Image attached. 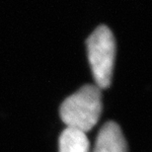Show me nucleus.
<instances>
[{
	"mask_svg": "<svg viewBox=\"0 0 152 152\" xmlns=\"http://www.w3.org/2000/svg\"><path fill=\"white\" fill-rule=\"evenodd\" d=\"M88 60L99 89L111 85L115 58V39L107 26L101 25L94 30L86 42Z\"/></svg>",
	"mask_w": 152,
	"mask_h": 152,
	"instance_id": "2",
	"label": "nucleus"
},
{
	"mask_svg": "<svg viewBox=\"0 0 152 152\" xmlns=\"http://www.w3.org/2000/svg\"><path fill=\"white\" fill-rule=\"evenodd\" d=\"M59 152H90L86 133L66 127L59 136Z\"/></svg>",
	"mask_w": 152,
	"mask_h": 152,
	"instance_id": "4",
	"label": "nucleus"
},
{
	"mask_svg": "<svg viewBox=\"0 0 152 152\" xmlns=\"http://www.w3.org/2000/svg\"><path fill=\"white\" fill-rule=\"evenodd\" d=\"M102 113L101 89L87 84L67 97L60 106L59 114L68 129L86 133L96 126Z\"/></svg>",
	"mask_w": 152,
	"mask_h": 152,
	"instance_id": "1",
	"label": "nucleus"
},
{
	"mask_svg": "<svg viewBox=\"0 0 152 152\" xmlns=\"http://www.w3.org/2000/svg\"><path fill=\"white\" fill-rule=\"evenodd\" d=\"M92 152H127V144L120 126L109 121L99 130Z\"/></svg>",
	"mask_w": 152,
	"mask_h": 152,
	"instance_id": "3",
	"label": "nucleus"
}]
</instances>
